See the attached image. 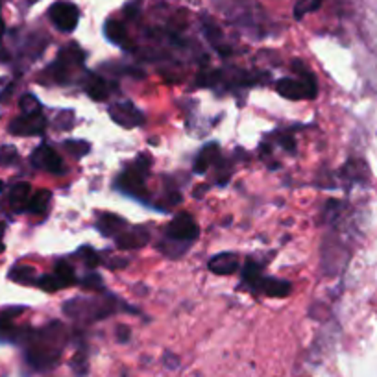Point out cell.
Returning <instances> with one entry per match:
<instances>
[{
  "mask_svg": "<svg viewBox=\"0 0 377 377\" xmlns=\"http://www.w3.org/2000/svg\"><path fill=\"white\" fill-rule=\"evenodd\" d=\"M152 165L150 156H139L137 163H135L132 169H128L124 174L121 176L119 180V187L122 191L130 192V194H135V192L143 191L145 187V178L148 174V167Z\"/></svg>",
  "mask_w": 377,
  "mask_h": 377,
  "instance_id": "1",
  "label": "cell"
},
{
  "mask_svg": "<svg viewBox=\"0 0 377 377\" xmlns=\"http://www.w3.org/2000/svg\"><path fill=\"white\" fill-rule=\"evenodd\" d=\"M48 15H50L52 23L56 24L61 32H72V30L78 26V21H80V12H78V8H76L72 2H65V0H59V2L52 4Z\"/></svg>",
  "mask_w": 377,
  "mask_h": 377,
  "instance_id": "2",
  "label": "cell"
},
{
  "mask_svg": "<svg viewBox=\"0 0 377 377\" xmlns=\"http://www.w3.org/2000/svg\"><path fill=\"white\" fill-rule=\"evenodd\" d=\"M198 224L192 221V216L189 213H180L174 221L170 222L167 227V235L172 241H181V243H189L198 237Z\"/></svg>",
  "mask_w": 377,
  "mask_h": 377,
  "instance_id": "3",
  "label": "cell"
},
{
  "mask_svg": "<svg viewBox=\"0 0 377 377\" xmlns=\"http://www.w3.org/2000/svg\"><path fill=\"white\" fill-rule=\"evenodd\" d=\"M47 128V119L43 113L37 115H21L10 124V132L19 137H30V135L43 134V130Z\"/></svg>",
  "mask_w": 377,
  "mask_h": 377,
  "instance_id": "4",
  "label": "cell"
},
{
  "mask_svg": "<svg viewBox=\"0 0 377 377\" xmlns=\"http://www.w3.org/2000/svg\"><path fill=\"white\" fill-rule=\"evenodd\" d=\"M110 115L119 126H124V128H135L145 122L143 113L132 102H116L110 108Z\"/></svg>",
  "mask_w": 377,
  "mask_h": 377,
  "instance_id": "5",
  "label": "cell"
},
{
  "mask_svg": "<svg viewBox=\"0 0 377 377\" xmlns=\"http://www.w3.org/2000/svg\"><path fill=\"white\" fill-rule=\"evenodd\" d=\"M32 163H34V167H37V169L48 170L52 174H61L63 172V161H61V157L50 146H39L32 154Z\"/></svg>",
  "mask_w": 377,
  "mask_h": 377,
  "instance_id": "6",
  "label": "cell"
},
{
  "mask_svg": "<svg viewBox=\"0 0 377 377\" xmlns=\"http://www.w3.org/2000/svg\"><path fill=\"white\" fill-rule=\"evenodd\" d=\"M150 243V233L143 227H134L116 237V246L121 249H139Z\"/></svg>",
  "mask_w": 377,
  "mask_h": 377,
  "instance_id": "7",
  "label": "cell"
},
{
  "mask_svg": "<svg viewBox=\"0 0 377 377\" xmlns=\"http://www.w3.org/2000/svg\"><path fill=\"white\" fill-rule=\"evenodd\" d=\"M238 268V259L237 256H233L230 252H224V254H218L211 261H209V270L213 274H218V276H230Z\"/></svg>",
  "mask_w": 377,
  "mask_h": 377,
  "instance_id": "8",
  "label": "cell"
},
{
  "mask_svg": "<svg viewBox=\"0 0 377 377\" xmlns=\"http://www.w3.org/2000/svg\"><path fill=\"white\" fill-rule=\"evenodd\" d=\"M30 198H32V185L26 181L15 183L10 191V205L13 211H24L28 209Z\"/></svg>",
  "mask_w": 377,
  "mask_h": 377,
  "instance_id": "9",
  "label": "cell"
},
{
  "mask_svg": "<svg viewBox=\"0 0 377 377\" xmlns=\"http://www.w3.org/2000/svg\"><path fill=\"white\" fill-rule=\"evenodd\" d=\"M126 221L121 218V216L111 215V213H102L99 216V222H96V227H99L102 235L105 237H113V235H119L122 230H126Z\"/></svg>",
  "mask_w": 377,
  "mask_h": 377,
  "instance_id": "10",
  "label": "cell"
},
{
  "mask_svg": "<svg viewBox=\"0 0 377 377\" xmlns=\"http://www.w3.org/2000/svg\"><path fill=\"white\" fill-rule=\"evenodd\" d=\"M257 289H261L267 296H272V298H287L290 294V290H292V287H290L289 281H281V279H263L259 281V285H257Z\"/></svg>",
  "mask_w": 377,
  "mask_h": 377,
  "instance_id": "11",
  "label": "cell"
},
{
  "mask_svg": "<svg viewBox=\"0 0 377 377\" xmlns=\"http://www.w3.org/2000/svg\"><path fill=\"white\" fill-rule=\"evenodd\" d=\"M276 89L281 96L289 100H302L305 99V91H303L302 81L292 80V78H281L276 83Z\"/></svg>",
  "mask_w": 377,
  "mask_h": 377,
  "instance_id": "12",
  "label": "cell"
},
{
  "mask_svg": "<svg viewBox=\"0 0 377 377\" xmlns=\"http://www.w3.org/2000/svg\"><path fill=\"white\" fill-rule=\"evenodd\" d=\"M216 157H218V145L216 143H209L207 146H203L196 156V161H194V172L203 174L216 161Z\"/></svg>",
  "mask_w": 377,
  "mask_h": 377,
  "instance_id": "13",
  "label": "cell"
},
{
  "mask_svg": "<svg viewBox=\"0 0 377 377\" xmlns=\"http://www.w3.org/2000/svg\"><path fill=\"white\" fill-rule=\"evenodd\" d=\"M23 307H15V309H8L4 313L0 314V340H13L17 331L13 327V318L17 314L23 313Z\"/></svg>",
  "mask_w": 377,
  "mask_h": 377,
  "instance_id": "14",
  "label": "cell"
},
{
  "mask_svg": "<svg viewBox=\"0 0 377 377\" xmlns=\"http://www.w3.org/2000/svg\"><path fill=\"white\" fill-rule=\"evenodd\" d=\"M85 89H88V94L93 100H105L110 96V88H108L104 78H100V76H91Z\"/></svg>",
  "mask_w": 377,
  "mask_h": 377,
  "instance_id": "15",
  "label": "cell"
},
{
  "mask_svg": "<svg viewBox=\"0 0 377 377\" xmlns=\"http://www.w3.org/2000/svg\"><path fill=\"white\" fill-rule=\"evenodd\" d=\"M294 67H296V72L302 76V85L303 91H305V99L313 100L316 94H318V88H316V80H314V76L309 72L305 67H303L300 61H294Z\"/></svg>",
  "mask_w": 377,
  "mask_h": 377,
  "instance_id": "16",
  "label": "cell"
},
{
  "mask_svg": "<svg viewBox=\"0 0 377 377\" xmlns=\"http://www.w3.org/2000/svg\"><path fill=\"white\" fill-rule=\"evenodd\" d=\"M50 198H52V194H50V191H39L35 192L34 196L30 198V203H28V211L30 213H45L48 207V202H50Z\"/></svg>",
  "mask_w": 377,
  "mask_h": 377,
  "instance_id": "17",
  "label": "cell"
},
{
  "mask_svg": "<svg viewBox=\"0 0 377 377\" xmlns=\"http://www.w3.org/2000/svg\"><path fill=\"white\" fill-rule=\"evenodd\" d=\"M243 281L244 283H248L249 287L257 289V285H259V281H261V270H259V267H257L254 261H248V265L244 267Z\"/></svg>",
  "mask_w": 377,
  "mask_h": 377,
  "instance_id": "18",
  "label": "cell"
},
{
  "mask_svg": "<svg viewBox=\"0 0 377 377\" xmlns=\"http://www.w3.org/2000/svg\"><path fill=\"white\" fill-rule=\"evenodd\" d=\"M35 278V270L32 267H17L10 272V279L15 283H32Z\"/></svg>",
  "mask_w": 377,
  "mask_h": 377,
  "instance_id": "19",
  "label": "cell"
},
{
  "mask_svg": "<svg viewBox=\"0 0 377 377\" xmlns=\"http://www.w3.org/2000/svg\"><path fill=\"white\" fill-rule=\"evenodd\" d=\"M54 274L58 276V279L61 281V285H63V289L76 283L74 270H72V267L67 265V263H58V267H56V272Z\"/></svg>",
  "mask_w": 377,
  "mask_h": 377,
  "instance_id": "20",
  "label": "cell"
},
{
  "mask_svg": "<svg viewBox=\"0 0 377 377\" xmlns=\"http://www.w3.org/2000/svg\"><path fill=\"white\" fill-rule=\"evenodd\" d=\"M320 4H322V0H298L296 8H294V17L302 19L307 13L316 12Z\"/></svg>",
  "mask_w": 377,
  "mask_h": 377,
  "instance_id": "21",
  "label": "cell"
},
{
  "mask_svg": "<svg viewBox=\"0 0 377 377\" xmlns=\"http://www.w3.org/2000/svg\"><path fill=\"white\" fill-rule=\"evenodd\" d=\"M65 150L69 152V154H72L74 157H83L85 154H89V150H91V146H89L88 141H65Z\"/></svg>",
  "mask_w": 377,
  "mask_h": 377,
  "instance_id": "22",
  "label": "cell"
},
{
  "mask_svg": "<svg viewBox=\"0 0 377 377\" xmlns=\"http://www.w3.org/2000/svg\"><path fill=\"white\" fill-rule=\"evenodd\" d=\"M21 111H23V115H37V113H41V104L37 96L24 94L21 99Z\"/></svg>",
  "mask_w": 377,
  "mask_h": 377,
  "instance_id": "23",
  "label": "cell"
},
{
  "mask_svg": "<svg viewBox=\"0 0 377 377\" xmlns=\"http://www.w3.org/2000/svg\"><path fill=\"white\" fill-rule=\"evenodd\" d=\"M105 35L113 43H122L124 37H126V30H124V26L121 23H116V21H108V24H105Z\"/></svg>",
  "mask_w": 377,
  "mask_h": 377,
  "instance_id": "24",
  "label": "cell"
},
{
  "mask_svg": "<svg viewBox=\"0 0 377 377\" xmlns=\"http://www.w3.org/2000/svg\"><path fill=\"white\" fill-rule=\"evenodd\" d=\"M37 287L45 290V292H56V290L63 289V285L58 279L56 274H50V276H43V278L37 281Z\"/></svg>",
  "mask_w": 377,
  "mask_h": 377,
  "instance_id": "25",
  "label": "cell"
},
{
  "mask_svg": "<svg viewBox=\"0 0 377 377\" xmlns=\"http://www.w3.org/2000/svg\"><path fill=\"white\" fill-rule=\"evenodd\" d=\"M81 287L93 290V292H100V290H104V281H102L99 274H88L85 278L81 279Z\"/></svg>",
  "mask_w": 377,
  "mask_h": 377,
  "instance_id": "26",
  "label": "cell"
},
{
  "mask_svg": "<svg viewBox=\"0 0 377 377\" xmlns=\"http://www.w3.org/2000/svg\"><path fill=\"white\" fill-rule=\"evenodd\" d=\"M78 256L83 257V261L88 263L89 267H96V265H100L99 254H96L93 248H89V246H81L80 252H78Z\"/></svg>",
  "mask_w": 377,
  "mask_h": 377,
  "instance_id": "27",
  "label": "cell"
},
{
  "mask_svg": "<svg viewBox=\"0 0 377 377\" xmlns=\"http://www.w3.org/2000/svg\"><path fill=\"white\" fill-rule=\"evenodd\" d=\"M17 159V150L10 145H4L0 148V165H12Z\"/></svg>",
  "mask_w": 377,
  "mask_h": 377,
  "instance_id": "28",
  "label": "cell"
},
{
  "mask_svg": "<svg viewBox=\"0 0 377 377\" xmlns=\"http://www.w3.org/2000/svg\"><path fill=\"white\" fill-rule=\"evenodd\" d=\"M218 78L216 72H202V74L198 76V83L203 85V88H209V85H213V81Z\"/></svg>",
  "mask_w": 377,
  "mask_h": 377,
  "instance_id": "29",
  "label": "cell"
},
{
  "mask_svg": "<svg viewBox=\"0 0 377 377\" xmlns=\"http://www.w3.org/2000/svg\"><path fill=\"white\" fill-rule=\"evenodd\" d=\"M116 338H119L121 343H128L130 329L126 325H119V327H116Z\"/></svg>",
  "mask_w": 377,
  "mask_h": 377,
  "instance_id": "30",
  "label": "cell"
},
{
  "mask_svg": "<svg viewBox=\"0 0 377 377\" xmlns=\"http://www.w3.org/2000/svg\"><path fill=\"white\" fill-rule=\"evenodd\" d=\"M279 141H281V145H283L285 150L294 152V148H296V145H294V139H292L290 135H283V137H281Z\"/></svg>",
  "mask_w": 377,
  "mask_h": 377,
  "instance_id": "31",
  "label": "cell"
},
{
  "mask_svg": "<svg viewBox=\"0 0 377 377\" xmlns=\"http://www.w3.org/2000/svg\"><path fill=\"white\" fill-rule=\"evenodd\" d=\"M2 237H4V224H0V252L4 249V244H2Z\"/></svg>",
  "mask_w": 377,
  "mask_h": 377,
  "instance_id": "32",
  "label": "cell"
},
{
  "mask_svg": "<svg viewBox=\"0 0 377 377\" xmlns=\"http://www.w3.org/2000/svg\"><path fill=\"white\" fill-rule=\"evenodd\" d=\"M2 34H4V21L0 19V37H2Z\"/></svg>",
  "mask_w": 377,
  "mask_h": 377,
  "instance_id": "33",
  "label": "cell"
},
{
  "mask_svg": "<svg viewBox=\"0 0 377 377\" xmlns=\"http://www.w3.org/2000/svg\"><path fill=\"white\" fill-rule=\"evenodd\" d=\"M2 191H4V181L0 180V192H2Z\"/></svg>",
  "mask_w": 377,
  "mask_h": 377,
  "instance_id": "34",
  "label": "cell"
}]
</instances>
